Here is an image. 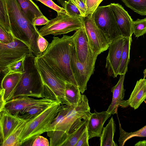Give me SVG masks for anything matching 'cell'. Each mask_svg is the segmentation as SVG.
<instances>
[{
	"label": "cell",
	"instance_id": "22",
	"mask_svg": "<svg viewBox=\"0 0 146 146\" xmlns=\"http://www.w3.org/2000/svg\"><path fill=\"white\" fill-rule=\"evenodd\" d=\"M25 16L32 22L35 17L44 15L38 6L32 0H17Z\"/></svg>",
	"mask_w": 146,
	"mask_h": 146
},
{
	"label": "cell",
	"instance_id": "17",
	"mask_svg": "<svg viewBox=\"0 0 146 146\" xmlns=\"http://www.w3.org/2000/svg\"><path fill=\"white\" fill-rule=\"evenodd\" d=\"M23 120L5 110L0 111V145Z\"/></svg>",
	"mask_w": 146,
	"mask_h": 146
},
{
	"label": "cell",
	"instance_id": "36",
	"mask_svg": "<svg viewBox=\"0 0 146 146\" xmlns=\"http://www.w3.org/2000/svg\"><path fill=\"white\" fill-rule=\"evenodd\" d=\"M36 1H40L45 5L54 10L57 13L63 12L68 14L64 9L58 5L52 0H36Z\"/></svg>",
	"mask_w": 146,
	"mask_h": 146
},
{
	"label": "cell",
	"instance_id": "43",
	"mask_svg": "<svg viewBox=\"0 0 146 146\" xmlns=\"http://www.w3.org/2000/svg\"><path fill=\"white\" fill-rule=\"evenodd\" d=\"M143 78H145L146 77V68L144 70L143 72Z\"/></svg>",
	"mask_w": 146,
	"mask_h": 146
},
{
	"label": "cell",
	"instance_id": "41",
	"mask_svg": "<svg viewBox=\"0 0 146 146\" xmlns=\"http://www.w3.org/2000/svg\"><path fill=\"white\" fill-rule=\"evenodd\" d=\"M50 21L45 16L43 15L34 18L33 20L32 23L35 26H40L46 25Z\"/></svg>",
	"mask_w": 146,
	"mask_h": 146
},
{
	"label": "cell",
	"instance_id": "29",
	"mask_svg": "<svg viewBox=\"0 0 146 146\" xmlns=\"http://www.w3.org/2000/svg\"><path fill=\"white\" fill-rule=\"evenodd\" d=\"M127 7L141 15H146V0H121Z\"/></svg>",
	"mask_w": 146,
	"mask_h": 146
},
{
	"label": "cell",
	"instance_id": "14",
	"mask_svg": "<svg viewBox=\"0 0 146 146\" xmlns=\"http://www.w3.org/2000/svg\"><path fill=\"white\" fill-rule=\"evenodd\" d=\"M56 102L46 98L36 99L30 97L21 96L6 102L0 106V111L4 110L18 116L27 108L32 106L39 104Z\"/></svg>",
	"mask_w": 146,
	"mask_h": 146
},
{
	"label": "cell",
	"instance_id": "6",
	"mask_svg": "<svg viewBox=\"0 0 146 146\" xmlns=\"http://www.w3.org/2000/svg\"><path fill=\"white\" fill-rule=\"evenodd\" d=\"M61 105L56 102L40 114L26 122L20 135L21 145L50 130L51 124L57 115Z\"/></svg>",
	"mask_w": 146,
	"mask_h": 146
},
{
	"label": "cell",
	"instance_id": "44",
	"mask_svg": "<svg viewBox=\"0 0 146 146\" xmlns=\"http://www.w3.org/2000/svg\"><path fill=\"white\" fill-rule=\"evenodd\" d=\"M82 1L85 4L86 3V0H82Z\"/></svg>",
	"mask_w": 146,
	"mask_h": 146
},
{
	"label": "cell",
	"instance_id": "18",
	"mask_svg": "<svg viewBox=\"0 0 146 146\" xmlns=\"http://www.w3.org/2000/svg\"><path fill=\"white\" fill-rule=\"evenodd\" d=\"M22 74L20 73H11L3 76L1 83L0 106L7 102L13 93Z\"/></svg>",
	"mask_w": 146,
	"mask_h": 146
},
{
	"label": "cell",
	"instance_id": "40",
	"mask_svg": "<svg viewBox=\"0 0 146 146\" xmlns=\"http://www.w3.org/2000/svg\"><path fill=\"white\" fill-rule=\"evenodd\" d=\"M48 42L39 35L37 40V44L40 52L42 53L46 49L49 44Z\"/></svg>",
	"mask_w": 146,
	"mask_h": 146
},
{
	"label": "cell",
	"instance_id": "34",
	"mask_svg": "<svg viewBox=\"0 0 146 146\" xmlns=\"http://www.w3.org/2000/svg\"><path fill=\"white\" fill-rule=\"evenodd\" d=\"M103 0H86L85 4L86 11L85 17L90 14H92Z\"/></svg>",
	"mask_w": 146,
	"mask_h": 146
},
{
	"label": "cell",
	"instance_id": "11",
	"mask_svg": "<svg viewBox=\"0 0 146 146\" xmlns=\"http://www.w3.org/2000/svg\"><path fill=\"white\" fill-rule=\"evenodd\" d=\"M96 61L82 63L78 60L74 47L70 57V66L75 80L81 93L87 89V85L91 76L95 70Z\"/></svg>",
	"mask_w": 146,
	"mask_h": 146
},
{
	"label": "cell",
	"instance_id": "19",
	"mask_svg": "<svg viewBox=\"0 0 146 146\" xmlns=\"http://www.w3.org/2000/svg\"><path fill=\"white\" fill-rule=\"evenodd\" d=\"M146 99V79L141 78L137 82L128 99L124 100L120 105L122 108L130 106L135 110L137 109Z\"/></svg>",
	"mask_w": 146,
	"mask_h": 146
},
{
	"label": "cell",
	"instance_id": "28",
	"mask_svg": "<svg viewBox=\"0 0 146 146\" xmlns=\"http://www.w3.org/2000/svg\"><path fill=\"white\" fill-rule=\"evenodd\" d=\"M87 121L73 133L69 134L61 146H76L80 137L86 128Z\"/></svg>",
	"mask_w": 146,
	"mask_h": 146
},
{
	"label": "cell",
	"instance_id": "7",
	"mask_svg": "<svg viewBox=\"0 0 146 146\" xmlns=\"http://www.w3.org/2000/svg\"><path fill=\"white\" fill-rule=\"evenodd\" d=\"M57 13L56 18L50 20L38 30L41 36H44L52 35L55 36L76 31L84 26L83 18L72 17L63 12Z\"/></svg>",
	"mask_w": 146,
	"mask_h": 146
},
{
	"label": "cell",
	"instance_id": "10",
	"mask_svg": "<svg viewBox=\"0 0 146 146\" xmlns=\"http://www.w3.org/2000/svg\"><path fill=\"white\" fill-rule=\"evenodd\" d=\"M84 26L89 42L94 54L98 56L108 49L111 42L96 25L92 14L84 18Z\"/></svg>",
	"mask_w": 146,
	"mask_h": 146
},
{
	"label": "cell",
	"instance_id": "26",
	"mask_svg": "<svg viewBox=\"0 0 146 146\" xmlns=\"http://www.w3.org/2000/svg\"><path fill=\"white\" fill-rule=\"evenodd\" d=\"M26 121L23 120L17 125L7 139L1 144V146H19L21 145L20 135Z\"/></svg>",
	"mask_w": 146,
	"mask_h": 146
},
{
	"label": "cell",
	"instance_id": "45",
	"mask_svg": "<svg viewBox=\"0 0 146 146\" xmlns=\"http://www.w3.org/2000/svg\"></svg>",
	"mask_w": 146,
	"mask_h": 146
},
{
	"label": "cell",
	"instance_id": "30",
	"mask_svg": "<svg viewBox=\"0 0 146 146\" xmlns=\"http://www.w3.org/2000/svg\"><path fill=\"white\" fill-rule=\"evenodd\" d=\"M25 56L22 58L6 66L0 72L3 75L11 73H23L25 71Z\"/></svg>",
	"mask_w": 146,
	"mask_h": 146
},
{
	"label": "cell",
	"instance_id": "38",
	"mask_svg": "<svg viewBox=\"0 0 146 146\" xmlns=\"http://www.w3.org/2000/svg\"><path fill=\"white\" fill-rule=\"evenodd\" d=\"M70 0L79 9L82 17L84 18L86 11V7L85 4L82 0Z\"/></svg>",
	"mask_w": 146,
	"mask_h": 146
},
{
	"label": "cell",
	"instance_id": "3",
	"mask_svg": "<svg viewBox=\"0 0 146 146\" xmlns=\"http://www.w3.org/2000/svg\"><path fill=\"white\" fill-rule=\"evenodd\" d=\"M88 102L86 96L82 94L77 106H71L54 129L47 132L50 140L49 146H61L69 134L88 120L91 113Z\"/></svg>",
	"mask_w": 146,
	"mask_h": 146
},
{
	"label": "cell",
	"instance_id": "8",
	"mask_svg": "<svg viewBox=\"0 0 146 146\" xmlns=\"http://www.w3.org/2000/svg\"><path fill=\"white\" fill-rule=\"evenodd\" d=\"M96 25L111 42L122 36L115 20L110 4L99 6L92 14Z\"/></svg>",
	"mask_w": 146,
	"mask_h": 146
},
{
	"label": "cell",
	"instance_id": "15",
	"mask_svg": "<svg viewBox=\"0 0 146 146\" xmlns=\"http://www.w3.org/2000/svg\"><path fill=\"white\" fill-rule=\"evenodd\" d=\"M110 5L122 36L131 37L133 34V20L121 5L115 3Z\"/></svg>",
	"mask_w": 146,
	"mask_h": 146
},
{
	"label": "cell",
	"instance_id": "27",
	"mask_svg": "<svg viewBox=\"0 0 146 146\" xmlns=\"http://www.w3.org/2000/svg\"><path fill=\"white\" fill-rule=\"evenodd\" d=\"M120 136L118 140L119 146H123L129 139L134 137H146V125L137 131L127 132L121 127L119 121Z\"/></svg>",
	"mask_w": 146,
	"mask_h": 146
},
{
	"label": "cell",
	"instance_id": "24",
	"mask_svg": "<svg viewBox=\"0 0 146 146\" xmlns=\"http://www.w3.org/2000/svg\"><path fill=\"white\" fill-rule=\"evenodd\" d=\"M56 102L41 103L32 106L18 116L26 122L27 121L40 114Z\"/></svg>",
	"mask_w": 146,
	"mask_h": 146
},
{
	"label": "cell",
	"instance_id": "33",
	"mask_svg": "<svg viewBox=\"0 0 146 146\" xmlns=\"http://www.w3.org/2000/svg\"><path fill=\"white\" fill-rule=\"evenodd\" d=\"M64 8L71 16L78 18H83L79 9L70 0L66 3Z\"/></svg>",
	"mask_w": 146,
	"mask_h": 146
},
{
	"label": "cell",
	"instance_id": "23",
	"mask_svg": "<svg viewBox=\"0 0 146 146\" xmlns=\"http://www.w3.org/2000/svg\"><path fill=\"white\" fill-rule=\"evenodd\" d=\"M82 96L78 86L66 82L65 98L67 105L71 106H76L80 101Z\"/></svg>",
	"mask_w": 146,
	"mask_h": 146
},
{
	"label": "cell",
	"instance_id": "31",
	"mask_svg": "<svg viewBox=\"0 0 146 146\" xmlns=\"http://www.w3.org/2000/svg\"><path fill=\"white\" fill-rule=\"evenodd\" d=\"M133 32L135 37L142 36L146 33V17L137 19L133 22Z\"/></svg>",
	"mask_w": 146,
	"mask_h": 146
},
{
	"label": "cell",
	"instance_id": "20",
	"mask_svg": "<svg viewBox=\"0 0 146 146\" xmlns=\"http://www.w3.org/2000/svg\"><path fill=\"white\" fill-rule=\"evenodd\" d=\"M119 79L117 84L111 88L113 97L111 103L107 112L113 115L117 113L118 108L124 100V98L125 90L124 88V82L125 74L119 75Z\"/></svg>",
	"mask_w": 146,
	"mask_h": 146
},
{
	"label": "cell",
	"instance_id": "13",
	"mask_svg": "<svg viewBox=\"0 0 146 146\" xmlns=\"http://www.w3.org/2000/svg\"><path fill=\"white\" fill-rule=\"evenodd\" d=\"M124 42V37H119L113 40L108 48L106 58L105 67L108 75L113 78L118 75V70L121 60Z\"/></svg>",
	"mask_w": 146,
	"mask_h": 146
},
{
	"label": "cell",
	"instance_id": "4",
	"mask_svg": "<svg viewBox=\"0 0 146 146\" xmlns=\"http://www.w3.org/2000/svg\"><path fill=\"white\" fill-rule=\"evenodd\" d=\"M35 56L26 57L24 72L7 102L21 96L44 98L43 83L35 64Z\"/></svg>",
	"mask_w": 146,
	"mask_h": 146
},
{
	"label": "cell",
	"instance_id": "39",
	"mask_svg": "<svg viewBox=\"0 0 146 146\" xmlns=\"http://www.w3.org/2000/svg\"><path fill=\"white\" fill-rule=\"evenodd\" d=\"M89 135L86 128L80 137L76 146H89Z\"/></svg>",
	"mask_w": 146,
	"mask_h": 146
},
{
	"label": "cell",
	"instance_id": "16",
	"mask_svg": "<svg viewBox=\"0 0 146 146\" xmlns=\"http://www.w3.org/2000/svg\"><path fill=\"white\" fill-rule=\"evenodd\" d=\"M111 115L106 111L97 112L95 110L93 113H91L87 121L86 127L89 139L95 137H100L106 120Z\"/></svg>",
	"mask_w": 146,
	"mask_h": 146
},
{
	"label": "cell",
	"instance_id": "21",
	"mask_svg": "<svg viewBox=\"0 0 146 146\" xmlns=\"http://www.w3.org/2000/svg\"><path fill=\"white\" fill-rule=\"evenodd\" d=\"M116 125L112 117L108 123L104 127L100 137V146H117L113 140V137L115 131Z\"/></svg>",
	"mask_w": 146,
	"mask_h": 146
},
{
	"label": "cell",
	"instance_id": "42",
	"mask_svg": "<svg viewBox=\"0 0 146 146\" xmlns=\"http://www.w3.org/2000/svg\"><path fill=\"white\" fill-rule=\"evenodd\" d=\"M69 0H57L58 2L64 8L66 3Z\"/></svg>",
	"mask_w": 146,
	"mask_h": 146
},
{
	"label": "cell",
	"instance_id": "1",
	"mask_svg": "<svg viewBox=\"0 0 146 146\" xmlns=\"http://www.w3.org/2000/svg\"><path fill=\"white\" fill-rule=\"evenodd\" d=\"M5 11L1 20L5 25L8 20L9 25L13 36L26 44L35 56L42 54L37 44L39 35L37 28L25 15L17 0H3Z\"/></svg>",
	"mask_w": 146,
	"mask_h": 146
},
{
	"label": "cell",
	"instance_id": "9",
	"mask_svg": "<svg viewBox=\"0 0 146 146\" xmlns=\"http://www.w3.org/2000/svg\"><path fill=\"white\" fill-rule=\"evenodd\" d=\"M30 48L16 38L12 42L0 43V72L10 63L23 57L33 56Z\"/></svg>",
	"mask_w": 146,
	"mask_h": 146
},
{
	"label": "cell",
	"instance_id": "32",
	"mask_svg": "<svg viewBox=\"0 0 146 146\" xmlns=\"http://www.w3.org/2000/svg\"><path fill=\"white\" fill-rule=\"evenodd\" d=\"M71 108V106L68 105H61L59 112L53 120L50 125V130L48 131L54 129L56 125L67 114Z\"/></svg>",
	"mask_w": 146,
	"mask_h": 146
},
{
	"label": "cell",
	"instance_id": "5",
	"mask_svg": "<svg viewBox=\"0 0 146 146\" xmlns=\"http://www.w3.org/2000/svg\"><path fill=\"white\" fill-rule=\"evenodd\" d=\"M35 62L43 83L44 98L67 105L65 98L66 82L57 75L40 57L35 56Z\"/></svg>",
	"mask_w": 146,
	"mask_h": 146
},
{
	"label": "cell",
	"instance_id": "35",
	"mask_svg": "<svg viewBox=\"0 0 146 146\" xmlns=\"http://www.w3.org/2000/svg\"><path fill=\"white\" fill-rule=\"evenodd\" d=\"M15 38L0 26V43L7 44L13 42Z\"/></svg>",
	"mask_w": 146,
	"mask_h": 146
},
{
	"label": "cell",
	"instance_id": "2",
	"mask_svg": "<svg viewBox=\"0 0 146 146\" xmlns=\"http://www.w3.org/2000/svg\"><path fill=\"white\" fill-rule=\"evenodd\" d=\"M72 36H54L46 50L40 57L58 76L77 86L70 66V57L74 47Z\"/></svg>",
	"mask_w": 146,
	"mask_h": 146
},
{
	"label": "cell",
	"instance_id": "25",
	"mask_svg": "<svg viewBox=\"0 0 146 146\" xmlns=\"http://www.w3.org/2000/svg\"><path fill=\"white\" fill-rule=\"evenodd\" d=\"M132 38H124L123 48L118 70V75L125 74L127 71L130 61V53Z\"/></svg>",
	"mask_w": 146,
	"mask_h": 146
},
{
	"label": "cell",
	"instance_id": "37",
	"mask_svg": "<svg viewBox=\"0 0 146 146\" xmlns=\"http://www.w3.org/2000/svg\"><path fill=\"white\" fill-rule=\"evenodd\" d=\"M29 141H31V145L32 146H49L48 140L46 138L40 135Z\"/></svg>",
	"mask_w": 146,
	"mask_h": 146
},
{
	"label": "cell",
	"instance_id": "12",
	"mask_svg": "<svg viewBox=\"0 0 146 146\" xmlns=\"http://www.w3.org/2000/svg\"><path fill=\"white\" fill-rule=\"evenodd\" d=\"M72 36L76 56L79 60L82 63L96 61L98 56L94 54L91 49L84 26L76 31Z\"/></svg>",
	"mask_w": 146,
	"mask_h": 146
}]
</instances>
